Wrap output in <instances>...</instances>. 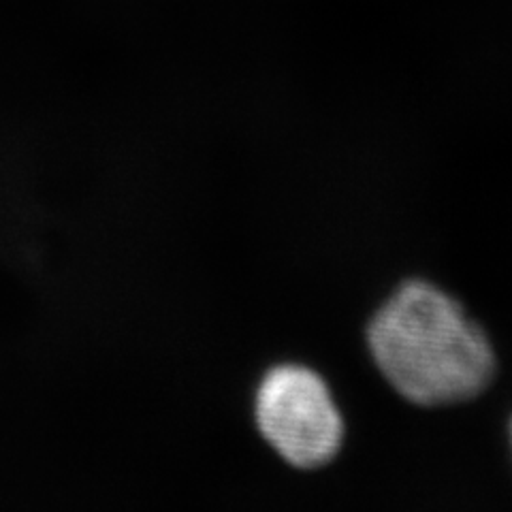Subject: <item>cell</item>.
I'll use <instances>...</instances> for the list:
<instances>
[{
    "label": "cell",
    "instance_id": "obj_1",
    "mask_svg": "<svg viewBox=\"0 0 512 512\" xmlns=\"http://www.w3.org/2000/svg\"><path fill=\"white\" fill-rule=\"evenodd\" d=\"M367 340L384 378L419 406L466 402L495 372L483 329L427 282L399 288L372 320Z\"/></svg>",
    "mask_w": 512,
    "mask_h": 512
},
{
    "label": "cell",
    "instance_id": "obj_2",
    "mask_svg": "<svg viewBox=\"0 0 512 512\" xmlns=\"http://www.w3.org/2000/svg\"><path fill=\"white\" fill-rule=\"evenodd\" d=\"M256 421L282 459L306 470L329 463L344 438L327 384L299 365H282L265 376L256 395Z\"/></svg>",
    "mask_w": 512,
    "mask_h": 512
}]
</instances>
